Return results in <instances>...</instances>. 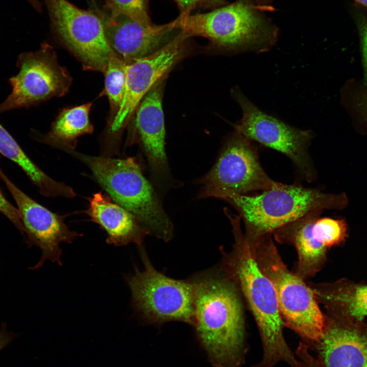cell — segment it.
<instances>
[{
    "instance_id": "6da1fadb",
    "label": "cell",
    "mask_w": 367,
    "mask_h": 367,
    "mask_svg": "<svg viewBox=\"0 0 367 367\" xmlns=\"http://www.w3.org/2000/svg\"><path fill=\"white\" fill-rule=\"evenodd\" d=\"M229 219L234 238L232 251L225 253L224 270L243 295L256 322L263 347L261 361L253 367H274L281 361L291 367H300L287 345L283 333L284 326L280 316L275 288L261 272L243 233L239 216Z\"/></svg>"
},
{
    "instance_id": "7a4b0ae2",
    "label": "cell",
    "mask_w": 367,
    "mask_h": 367,
    "mask_svg": "<svg viewBox=\"0 0 367 367\" xmlns=\"http://www.w3.org/2000/svg\"><path fill=\"white\" fill-rule=\"evenodd\" d=\"M194 285L197 336L215 367H241L246 354L242 306L237 287L227 276L205 275Z\"/></svg>"
},
{
    "instance_id": "3957f363",
    "label": "cell",
    "mask_w": 367,
    "mask_h": 367,
    "mask_svg": "<svg viewBox=\"0 0 367 367\" xmlns=\"http://www.w3.org/2000/svg\"><path fill=\"white\" fill-rule=\"evenodd\" d=\"M61 149L84 164L114 202L133 214L149 233L165 241L171 239L172 223L135 158L93 156Z\"/></svg>"
},
{
    "instance_id": "277c9868",
    "label": "cell",
    "mask_w": 367,
    "mask_h": 367,
    "mask_svg": "<svg viewBox=\"0 0 367 367\" xmlns=\"http://www.w3.org/2000/svg\"><path fill=\"white\" fill-rule=\"evenodd\" d=\"M262 192L254 196L226 194L221 198L238 211L248 239L271 234L312 212L343 209L348 202L344 193H326L280 182Z\"/></svg>"
},
{
    "instance_id": "5b68a950",
    "label": "cell",
    "mask_w": 367,
    "mask_h": 367,
    "mask_svg": "<svg viewBox=\"0 0 367 367\" xmlns=\"http://www.w3.org/2000/svg\"><path fill=\"white\" fill-rule=\"evenodd\" d=\"M174 21L189 37H203L227 49L266 52L278 36V29L263 11L242 0L206 13L179 15Z\"/></svg>"
},
{
    "instance_id": "8992f818",
    "label": "cell",
    "mask_w": 367,
    "mask_h": 367,
    "mask_svg": "<svg viewBox=\"0 0 367 367\" xmlns=\"http://www.w3.org/2000/svg\"><path fill=\"white\" fill-rule=\"evenodd\" d=\"M247 241L258 266L275 288L284 326L303 338L316 342L323 332L326 317L312 289L287 269L271 234Z\"/></svg>"
},
{
    "instance_id": "52a82bcc",
    "label": "cell",
    "mask_w": 367,
    "mask_h": 367,
    "mask_svg": "<svg viewBox=\"0 0 367 367\" xmlns=\"http://www.w3.org/2000/svg\"><path fill=\"white\" fill-rule=\"evenodd\" d=\"M140 252L144 270L136 269L127 278L136 308L152 322L177 321L194 326L193 282L165 276L153 267L142 247Z\"/></svg>"
},
{
    "instance_id": "ba28073f",
    "label": "cell",
    "mask_w": 367,
    "mask_h": 367,
    "mask_svg": "<svg viewBox=\"0 0 367 367\" xmlns=\"http://www.w3.org/2000/svg\"><path fill=\"white\" fill-rule=\"evenodd\" d=\"M252 142L237 132L228 140L213 167L199 180L200 198L246 195L278 185L261 167Z\"/></svg>"
},
{
    "instance_id": "9c48e42d",
    "label": "cell",
    "mask_w": 367,
    "mask_h": 367,
    "mask_svg": "<svg viewBox=\"0 0 367 367\" xmlns=\"http://www.w3.org/2000/svg\"><path fill=\"white\" fill-rule=\"evenodd\" d=\"M44 1L57 36L86 69L104 73L110 58L115 52L107 40L98 13L80 9L67 0Z\"/></svg>"
},
{
    "instance_id": "30bf717a",
    "label": "cell",
    "mask_w": 367,
    "mask_h": 367,
    "mask_svg": "<svg viewBox=\"0 0 367 367\" xmlns=\"http://www.w3.org/2000/svg\"><path fill=\"white\" fill-rule=\"evenodd\" d=\"M234 94L243 113L234 126L236 132L284 154L306 180L313 181L316 171L308 152L312 132L288 125L261 111L241 92L236 91Z\"/></svg>"
},
{
    "instance_id": "8fae6325",
    "label": "cell",
    "mask_w": 367,
    "mask_h": 367,
    "mask_svg": "<svg viewBox=\"0 0 367 367\" xmlns=\"http://www.w3.org/2000/svg\"><path fill=\"white\" fill-rule=\"evenodd\" d=\"M17 66L18 72L9 80L11 92L0 104V114L63 96L69 89L68 73L59 64L53 49L45 43L36 51L21 54Z\"/></svg>"
},
{
    "instance_id": "7c38bea8",
    "label": "cell",
    "mask_w": 367,
    "mask_h": 367,
    "mask_svg": "<svg viewBox=\"0 0 367 367\" xmlns=\"http://www.w3.org/2000/svg\"><path fill=\"white\" fill-rule=\"evenodd\" d=\"M321 212H310L273 233L278 242L291 244L296 248V274L303 279L313 276L325 261L328 249L347 237L345 220L321 218Z\"/></svg>"
},
{
    "instance_id": "4fadbf2b",
    "label": "cell",
    "mask_w": 367,
    "mask_h": 367,
    "mask_svg": "<svg viewBox=\"0 0 367 367\" xmlns=\"http://www.w3.org/2000/svg\"><path fill=\"white\" fill-rule=\"evenodd\" d=\"M0 179L16 204L27 244L29 246L35 245L41 250L40 260L31 269L41 267L47 260L61 266L60 245L62 243H71L82 234L69 228L64 222V216L50 211L19 189L5 174L1 166Z\"/></svg>"
},
{
    "instance_id": "5bb4252c",
    "label": "cell",
    "mask_w": 367,
    "mask_h": 367,
    "mask_svg": "<svg viewBox=\"0 0 367 367\" xmlns=\"http://www.w3.org/2000/svg\"><path fill=\"white\" fill-rule=\"evenodd\" d=\"M189 38L180 31L155 52L126 63L124 94L111 123L112 132L122 126L146 94L183 57Z\"/></svg>"
},
{
    "instance_id": "9a60e30c",
    "label": "cell",
    "mask_w": 367,
    "mask_h": 367,
    "mask_svg": "<svg viewBox=\"0 0 367 367\" xmlns=\"http://www.w3.org/2000/svg\"><path fill=\"white\" fill-rule=\"evenodd\" d=\"M314 343L318 358L304 352L305 367H367V331L361 323L326 317L323 332Z\"/></svg>"
},
{
    "instance_id": "2e32d148",
    "label": "cell",
    "mask_w": 367,
    "mask_h": 367,
    "mask_svg": "<svg viewBox=\"0 0 367 367\" xmlns=\"http://www.w3.org/2000/svg\"><path fill=\"white\" fill-rule=\"evenodd\" d=\"M95 8L102 20L110 46L126 63L155 52L180 32L174 20L163 24H147L123 15L110 17Z\"/></svg>"
},
{
    "instance_id": "e0dca14e",
    "label": "cell",
    "mask_w": 367,
    "mask_h": 367,
    "mask_svg": "<svg viewBox=\"0 0 367 367\" xmlns=\"http://www.w3.org/2000/svg\"><path fill=\"white\" fill-rule=\"evenodd\" d=\"M163 80L142 99L136 109L135 124L152 179L163 189L170 174L165 150V128L162 107Z\"/></svg>"
},
{
    "instance_id": "ac0fdd59",
    "label": "cell",
    "mask_w": 367,
    "mask_h": 367,
    "mask_svg": "<svg viewBox=\"0 0 367 367\" xmlns=\"http://www.w3.org/2000/svg\"><path fill=\"white\" fill-rule=\"evenodd\" d=\"M88 201L86 213L106 232L108 244L119 246L134 243L141 245L149 232L133 214L101 192L93 194Z\"/></svg>"
},
{
    "instance_id": "d6986e66",
    "label": "cell",
    "mask_w": 367,
    "mask_h": 367,
    "mask_svg": "<svg viewBox=\"0 0 367 367\" xmlns=\"http://www.w3.org/2000/svg\"><path fill=\"white\" fill-rule=\"evenodd\" d=\"M311 289L318 302L326 307L331 316L361 323L367 316V285L339 281Z\"/></svg>"
},
{
    "instance_id": "ffe728a7",
    "label": "cell",
    "mask_w": 367,
    "mask_h": 367,
    "mask_svg": "<svg viewBox=\"0 0 367 367\" xmlns=\"http://www.w3.org/2000/svg\"><path fill=\"white\" fill-rule=\"evenodd\" d=\"M0 153L18 165L43 196L67 198H72L76 196L72 188L54 179L42 170L1 123Z\"/></svg>"
},
{
    "instance_id": "44dd1931",
    "label": "cell",
    "mask_w": 367,
    "mask_h": 367,
    "mask_svg": "<svg viewBox=\"0 0 367 367\" xmlns=\"http://www.w3.org/2000/svg\"><path fill=\"white\" fill-rule=\"evenodd\" d=\"M91 106L89 102L62 111L40 141L59 149H74L78 137L93 132L89 120Z\"/></svg>"
},
{
    "instance_id": "7402d4cb",
    "label": "cell",
    "mask_w": 367,
    "mask_h": 367,
    "mask_svg": "<svg viewBox=\"0 0 367 367\" xmlns=\"http://www.w3.org/2000/svg\"><path fill=\"white\" fill-rule=\"evenodd\" d=\"M125 66L126 63L115 53L110 58L104 73V93L111 106L117 111L125 92Z\"/></svg>"
},
{
    "instance_id": "603a6c76",
    "label": "cell",
    "mask_w": 367,
    "mask_h": 367,
    "mask_svg": "<svg viewBox=\"0 0 367 367\" xmlns=\"http://www.w3.org/2000/svg\"><path fill=\"white\" fill-rule=\"evenodd\" d=\"M149 0H105L103 12L109 17L123 15L144 23H151L148 13Z\"/></svg>"
},
{
    "instance_id": "cb8c5ba5",
    "label": "cell",
    "mask_w": 367,
    "mask_h": 367,
    "mask_svg": "<svg viewBox=\"0 0 367 367\" xmlns=\"http://www.w3.org/2000/svg\"><path fill=\"white\" fill-rule=\"evenodd\" d=\"M0 212L11 221L22 235H24V229L17 208L6 198L1 189Z\"/></svg>"
},
{
    "instance_id": "d4e9b609",
    "label": "cell",
    "mask_w": 367,
    "mask_h": 367,
    "mask_svg": "<svg viewBox=\"0 0 367 367\" xmlns=\"http://www.w3.org/2000/svg\"><path fill=\"white\" fill-rule=\"evenodd\" d=\"M177 4L180 10V14L186 15L197 7H201L206 0H173Z\"/></svg>"
},
{
    "instance_id": "484cf974",
    "label": "cell",
    "mask_w": 367,
    "mask_h": 367,
    "mask_svg": "<svg viewBox=\"0 0 367 367\" xmlns=\"http://www.w3.org/2000/svg\"><path fill=\"white\" fill-rule=\"evenodd\" d=\"M359 29L361 38L365 74L367 78V16H363L361 18L359 22Z\"/></svg>"
},
{
    "instance_id": "4316f807",
    "label": "cell",
    "mask_w": 367,
    "mask_h": 367,
    "mask_svg": "<svg viewBox=\"0 0 367 367\" xmlns=\"http://www.w3.org/2000/svg\"><path fill=\"white\" fill-rule=\"evenodd\" d=\"M14 335L8 332L5 326L0 331V351L6 347L13 339Z\"/></svg>"
},
{
    "instance_id": "83f0119b",
    "label": "cell",
    "mask_w": 367,
    "mask_h": 367,
    "mask_svg": "<svg viewBox=\"0 0 367 367\" xmlns=\"http://www.w3.org/2000/svg\"><path fill=\"white\" fill-rule=\"evenodd\" d=\"M259 8L262 11L273 10L270 6L273 0H243Z\"/></svg>"
},
{
    "instance_id": "f1b7e54d",
    "label": "cell",
    "mask_w": 367,
    "mask_h": 367,
    "mask_svg": "<svg viewBox=\"0 0 367 367\" xmlns=\"http://www.w3.org/2000/svg\"><path fill=\"white\" fill-rule=\"evenodd\" d=\"M225 0H206L202 7L204 8L212 9L226 5Z\"/></svg>"
},
{
    "instance_id": "f546056e",
    "label": "cell",
    "mask_w": 367,
    "mask_h": 367,
    "mask_svg": "<svg viewBox=\"0 0 367 367\" xmlns=\"http://www.w3.org/2000/svg\"><path fill=\"white\" fill-rule=\"evenodd\" d=\"M359 4L367 7V0H354Z\"/></svg>"
}]
</instances>
